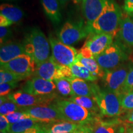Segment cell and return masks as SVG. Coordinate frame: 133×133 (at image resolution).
Segmentation results:
<instances>
[{
  "label": "cell",
  "mask_w": 133,
  "mask_h": 133,
  "mask_svg": "<svg viewBox=\"0 0 133 133\" xmlns=\"http://www.w3.org/2000/svg\"><path fill=\"white\" fill-rule=\"evenodd\" d=\"M122 18V12L117 3L114 0H105L99 16L91 25H86L89 35L105 33L115 36Z\"/></svg>",
  "instance_id": "cell-1"
},
{
  "label": "cell",
  "mask_w": 133,
  "mask_h": 133,
  "mask_svg": "<svg viewBox=\"0 0 133 133\" xmlns=\"http://www.w3.org/2000/svg\"><path fill=\"white\" fill-rule=\"evenodd\" d=\"M64 121L87 126L99 119L97 114L84 109L69 100H57L54 103Z\"/></svg>",
  "instance_id": "cell-2"
},
{
  "label": "cell",
  "mask_w": 133,
  "mask_h": 133,
  "mask_svg": "<svg viewBox=\"0 0 133 133\" xmlns=\"http://www.w3.org/2000/svg\"><path fill=\"white\" fill-rule=\"evenodd\" d=\"M24 46L25 53L39 64L50 57L49 41L39 28L35 27L28 33L25 38Z\"/></svg>",
  "instance_id": "cell-3"
},
{
  "label": "cell",
  "mask_w": 133,
  "mask_h": 133,
  "mask_svg": "<svg viewBox=\"0 0 133 133\" xmlns=\"http://www.w3.org/2000/svg\"><path fill=\"white\" fill-rule=\"evenodd\" d=\"M93 98L96 101L100 112L107 117L120 115L124 111L121 107L119 96L107 89H101L97 84L92 83Z\"/></svg>",
  "instance_id": "cell-4"
},
{
  "label": "cell",
  "mask_w": 133,
  "mask_h": 133,
  "mask_svg": "<svg viewBox=\"0 0 133 133\" xmlns=\"http://www.w3.org/2000/svg\"><path fill=\"white\" fill-rule=\"evenodd\" d=\"M94 58L104 70H107L114 69L123 64L122 63L127 59V56L118 43H113Z\"/></svg>",
  "instance_id": "cell-5"
},
{
  "label": "cell",
  "mask_w": 133,
  "mask_h": 133,
  "mask_svg": "<svg viewBox=\"0 0 133 133\" xmlns=\"http://www.w3.org/2000/svg\"><path fill=\"white\" fill-rule=\"evenodd\" d=\"M89 35L86 24H84L83 20L73 22L67 21L64 24L59 32L58 37L61 42L71 46L84 39Z\"/></svg>",
  "instance_id": "cell-6"
},
{
  "label": "cell",
  "mask_w": 133,
  "mask_h": 133,
  "mask_svg": "<svg viewBox=\"0 0 133 133\" xmlns=\"http://www.w3.org/2000/svg\"><path fill=\"white\" fill-rule=\"evenodd\" d=\"M49 41L52 56L57 63L61 65L70 66L76 62L78 52L74 47L66 45L51 35L49 36Z\"/></svg>",
  "instance_id": "cell-7"
},
{
  "label": "cell",
  "mask_w": 133,
  "mask_h": 133,
  "mask_svg": "<svg viewBox=\"0 0 133 133\" xmlns=\"http://www.w3.org/2000/svg\"><path fill=\"white\" fill-rule=\"evenodd\" d=\"M129 69L126 65L121 64L114 69L104 70L102 78L105 89L118 95L121 94Z\"/></svg>",
  "instance_id": "cell-8"
},
{
  "label": "cell",
  "mask_w": 133,
  "mask_h": 133,
  "mask_svg": "<svg viewBox=\"0 0 133 133\" xmlns=\"http://www.w3.org/2000/svg\"><path fill=\"white\" fill-rule=\"evenodd\" d=\"M21 111L29 115L31 118L43 123H51L64 121L59 110L54 104L22 108Z\"/></svg>",
  "instance_id": "cell-9"
},
{
  "label": "cell",
  "mask_w": 133,
  "mask_h": 133,
  "mask_svg": "<svg viewBox=\"0 0 133 133\" xmlns=\"http://www.w3.org/2000/svg\"><path fill=\"white\" fill-rule=\"evenodd\" d=\"M36 65L34 60L29 55L24 54L6 64L1 65V69L11 71L26 78L33 74Z\"/></svg>",
  "instance_id": "cell-10"
},
{
  "label": "cell",
  "mask_w": 133,
  "mask_h": 133,
  "mask_svg": "<svg viewBox=\"0 0 133 133\" xmlns=\"http://www.w3.org/2000/svg\"><path fill=\"white\" fill-rule=\"evenodd\" d=\"M8 97L19 107L27 108L47 105L49 102H52L56 98V96L54 94L46 96H34L22 91H17L10 93Z\"/></svg>",
  "instance_id": "cell-11"
},
{
  "label": "cell",
  "mask_w": 133,
  "mask_h": 133,
  "mask_svg": "<svg viewBox=\"0 0 133 133\" xmlns=\"http://www.w3.org/2000/svg\"><path fill=\"white\" fill-rule=\"evenodd\" d=\"M62 65L57 63L52 56L48 59L36 65V69L33 75L48 81L63 78L62 74Z\"/></svg>",
  "instance_id": "cell-12"
},
{
  "label": "cell",
  "mask_w": 133,
  "mask_h": 133,
  "mask_svg": "<svg viewBox=\"0 0 133 133\" xmlns=\"http://www.w3.org/2000/svg\"><path fill=\"white\" fill-rule=\"evenodd\" d=\"M56 89V84L53 81L33 77L23 85L22 91L31 95L46 96L53 94Z\"/></svg>",
  "instance_id": "cell-13"
},
{
  "label": "cell",
  "mask_w": 133,
  "mask_h": 133,
  "mask_svg": "<svg viewBox=\"0 0 133 133\" xmlns=\"http://www.w3.org/2000/svg\"><path fill=\"white\" fill-rule=\"evenodd\" d=\"M114 37L112 35L105 33L89 35L83 47L88 48L94 57L101 54L112 44Z\"/></svg>",
  "instance_id": "cell-14"
},
{
  "label": "cell",
  "mask_w": 133,
  "mask_h": 133,
  "mask_svg": "<svg viewBox=\"0 0 133 133\" xmlns=\"http://www.w3.org/2000/svg\"><path fill=\"white\" fill-rule=\"evenodd\" d=\"M24 17L22 10L14 5L3 3L0 6V26L9 27L20 22Z\"/></svg>",
  "instance_id": "cell-15"
},
{
  "label": "cell",
  "mask_w": 133,
  "mask_h": 133,
  "mask_svg": "<svg viewBox=\"0 0 133 133\" xmlns=\"http://www.w3.org/2000/svg\"><path fill=\"white\" fill-rule=\"evenodd\" d=\"M89 133H123L124 128L121 121L114 119L109 121H101L100 119L87 125Z\"/></svg>",
  "instance_id": "cell-16"
},
{
  "label": "cell",
  "mask_w": 133,
  "mask_h": 133,
  "mask_svg": "<svg viewBox=\"0 0 133 133\" xmlns=\"http://www.w3.org/2000/svg\"><path fill=\"white\" fill-rule=\"evenodd\" d=\"M105 0H82L81 9L86 20V25H89L97 19L104 8Z\"/></svg>",
  "instance_id": "cell-17"
},
{
  "label": "cell",
  "mask_w": 133,
  "mask_h": 133,
  "mask_svg": "<svg viewBox=\"0 0 133 133\" xmlns=\"http://www.w3.org/2000/svg\"><path fill=\"white\" fill-rule=\"evenodd\" d=\"M26 54L24 44L11 41L1 45L0 49V64H6L21 55Z\"/></svg>",
  "instance_id": "cell-18"
},
{
  "label": "cell",
  "mask_w": 133,
  "mask_h": 133,
  "mask_svg": "<svg viewBox=\"0 0 133 133\" xmlns=\"http://www.w3.org/2000/svg\"><path fill=\"white\" fill-rule=\"evenodd\" d=\"M83 126H84L69 121H61L43 125V128L46 133H69L77 130Z\"/></svg>",
  "instance_id": "cell-19"
},
{
  "label": "cell",
  "mask_w": 133,
  "mask_h": 133,
  "mask_svg": "<svg viewBox=\"0 0 133 133\" xmlns=\"http://www.w3.org/2000/svg\"><path fill=\"white\" fill-rule=\"evenodd\" d=\"M41 1L48 19L54 24H59L62 18L59 0H41Z\"/></svg>",
  "instance_id": "cell-20"
},
{
  "label": "cell",
  "mask_w": 133,
  "mask_h": 133,
  "mask_svg": "<svg viewBox=\"0 0 133 133\" xmlns=\"http://www.w3.org/2000/svg\"><path fill=\"white\" fill-rule=\"evenodd\" d=\"M67 79L70 83L74 96L93 97L92 83H89L86 80L78 78Z\"/></svg>",
  "instance_id": "cell-21"
},
{
  "label": "cell",
  "mask_w": 133,
  "mask_h": 133,
  "mask_svg": "<svg viewBox=\"0 0 133 133\" xmlns=\"http://www.w3.org/2000/svg\"><path fill=\"white\" fill-rule=\"evenodd\" d=\"M118 33L119 38L125 44L133 46V21L129 17L122 18Z\"/></svg>",
  "instance_id": "cell-22"
},
{
  "label": "cell",
  "mask_w": 133,
  "mask_h": 133,
  "mask_svg": "<svg viewBox=\"0 0 133 133\" xmlns=\"http://www.w3.org/2000/svg\"><path fill=\"white\" fill-rule=\"evenodd\" d=\"M76 62H78L85 66L93 75L97 78H102L104 76V70L101 67L94 57H84L78 53Z\"/></svg>",
  "instance_id": "cell-23"
},
{
  "label": "cell",
  "mask_w": 133,
  "mask_h": 133,
  "mask_svg": "<svg viewBox=\"0 0 133 133\" xmlns=\"http://www.w3.org/2000/svg\"><path fill=\"white\" fill-rule=\"evenodd\" d=\"M73 78H78L86 81H94L98 78L94 76L84 66L78 62H75L70 66Z\"/></svg>",
  "instance_id": "cell-24"
},
{
  "label": "cell",
  "mask_w": 133,
  "mask_h": 133,
  "mask_svg": "<svg viewBox=\"0 0 133 133\" xmlns=\"http://www.w3.org/2000/svg\"><path fill=\"white\" fill-rule=\"evenodd\" d=\"M43 125V123L39 122L33 118L23 119L19 122L11 124L8 133H22L31 128Z\"/></svg>",
  "instance_id": "cell-25"
},
{
  "label": "cell",
  "mask_w": 133,
  "mask_h": 133,
  "mask_svg": "<svg viewBox=\"0 0 133 133\" xmlns=\"http://www.w3.org/2000/svg\"><path fill=\"white\" fill-rule=\"evenodd\" d=\"M68 100L72 101V102L78 104L79 105L81 106L84 109L96 113V114H97L98 112H100L99 108L93 97H88V96H73L69 98Z\"/></svg>",
  "instance_id": "cell-26"
},
{
  "label": "cell",
  "mask_w": 133,
  "mask_h": 133,
  "mask_svg": "<svg viewBox=\"0 0 133 133\" xmlns=\"http://www.w3.org/2000/svg\"><path fill=\"white\" fill-rule=\"evenodd\" d=\"M56 84L57 92L63 96H74L70 81L67 78H59L53 81Z\"/></svg>",
  "instance_id": "cell-27"
},
{
  "label": "cell",
  "mask_w": 133,
  "mask_h": 133,
  "mask_svg": "<svg viewBox=\"0 0 133 133\" xmlns=\"http://www.w3.org/2000/svg\"><path fill=\"white\" fill-rule=\"evenodd\" d=\"M25 79L24 76L15 74L6 70H0V84L5 83H18Z\"/></svg>",
  "instance_id": "cell-28"
},
{
  "label": "cell",
  "mask_w": 133,
  "mask_h": 133,
  "mask_svg": "<svg viewBox=\"0 0 133 133\" xmlns=\"http://www.w3.org/2000/svg\"><path fill=\"white\" fill-rule=\"evenodd\" d=\"M118 96L123 109L124 110H133V90L122 93Z\"/></svg>",
  "instance_id": "cell-29"
},
{
  "label": "cell",
  "mask_w": 133,
  "mask_h": 133,
  "mask_svg": "<svg viewBox=\"0 0 133 133\" xmlns=\"http://www.w3.org/2000/svg\"><path fill=\"white\" fill-rule=\"evenodd\" d=\"M22 108L9 99L0 105V114L6 116L12 112L21 111Z\"/></svg>",
  "instance_id": "cell-30"
},
{
  "label": "cell",
  "mask_w": 133,
  "mask_h": 133,
  "mask_svg": "<svg viewBox=\"0 0 133 133\" xmlns=\"http://www.w3.org/2000/svg\"><path fill=\"white\" fill-rule=\"evenodd\" d=\"M6 117L10 124L16 123L19 122L25 119L32 118L29 115L25 114L22 111H17V112H12L6 115Z\"/></svg>",
  "instance_id": "cell-31"
},
{
  "label": "cell",
  "mask_w": 133,
  "mask_h": 133,
  "mask_svg": "<svg viewBox=\"0 0 133 133\" xmlns=\"http://www.w3.org/2000/svg\"><path fill=\"white\" fill-rule=\"evenodd\" d=\"M18 86L17 83H5L0 84V95L1 96H8L12 89Z\"/></svg>",
  "instance_id": "cell-32"
},
{
  "label": "cell",
  "mask_w": 133,
  "mask_h": 133,
  "mask_svg": "<svg viewBox=\"0 0 133 133\" xmlns=\"http://www.w3.org/2000/svg\"><path fill=\"white\" fill-rule=\"evenodd\" d=\"M133 90V66L129 69L128 74L124 83L122 93L127 92ZM121 93V94H122Z\"/></svg>",
  "instance_id": "cell-33"
},
{
  "label": "cell",
  "mask_w": 133,
  "mask_h": 133,
  "mask_svg": "<svg viewBox=\"0 0 133 133\" xmlns=\"http://www.w3.org/2000/svg\"><path fill=\"white\" fill-rule=\"evenodd\" d=\"M12 36V31L9 27L0 26V40L1 45L9 42V39Z\"/></svg>",
  "instance_id": "cell-34"
},
{
  "label": "cell",
  "mask_w": 133,
  "mask_h": 133,
  "mask_svg": "<svg viewBox=\"0 0 133 133\" xmlns=\"http://www.w3.org/2000/svg\"><path fill=\"white\" fill-rule=\"evenodd\" d=\"M11 124L6 118V116L0 115V131L1 132L8 133Z\"/></svg>",
  "instance_id": "cell-35"
},
{
  "label": "cell",
  "mask_w": 133,
  "mask_h": 133,
  "mask_svg": "<svg viewBox=\"0 0 133 133\" xmlns=\"http://www.w3.org/2000/svg\"><path fill=\"white\" fill-rule=\"evenodd\" d=\"M123 9L128 15L133 16V0H124Z\"/></svg>",
  "instance_id": "cell-36"
},
{
  "label": "cell",
  "mask_w": 133,
  "mask_h": 133,
  "mask_svg": "<svg viewBox=\"0 0 133 133\" xmlns=\"http://www.w3.org/2000/svg\"><path fill=\"white\" fill-rule=\"evenodd\" d=\"M43 124L41 126H35V127L31 128L22 133H46L44 129L43 128Z\"/></svg>",
  "instance_id": "cell-37"
},
{
  "label": "cell",
  "mask_w": 133,
  "mask_h": 133,
  "mask_svg": "<svg viewBox=\"0 0 133 133\" xmlns=\"http://www.w3.org/2000/svg\"><path fill=\"white\" fill-rule=\"evenodd\" d=\"M124 121H125L127 123L133 124V110L130 111L124 116Z\"/></svg>",
  "instance_id": "cell-38"
},
{
  "label": "cell",
  "mask_w": 133,
  "mask_h": 133,
  "mask_svg": "<svg viewBox=\"0 0 133 133\" xmlns=\"http://www.w3.org/2000/svg\"><path fill=\"white\" fill-rule=\"evenodd\" d=\"M69 133H88L87 126H83V127H81V128H79L78 129H77V130L73 131V132H71Z\"/></svg>",
  "instance_id": "cell-39"
},
{
  "label": "cell",
  "mask_w": 133,
  "mask_h": 133,
  "mask_svg": "<svg viewBox=\"0 0 133 133\" xmlns=\"http://www.w3.org/2000/svg\"><path fill=\"white\" fill-rule=\"evenodd\" d=\"M70 0H59V2L60 3V6L61 7L64 8L66 6V4L69 3V1Z\"/></svg>",
  "instance_id": "cell-40"
},
{
  "label": "cell",
  "mask_w": 133,
  "mask_h": 133,
  "mask_svg": "<svg viewBox=\"0 0 133 133\" xmlns=\"http://www.w3.org/2000/svg\"><path fill=\"white\" fill-rule=\"evenodd\" d=\"M73 1H74V3H75V4H78V3H79L80 2H81L82 0H73Z\"/></svg>",
  "instance_id": "cell-41"
},
{
  "label": "cell",
  "mask_w": 133,
  "mask_h": 133,
  "mask_svg": "<svg viewBox=\"0 0 133 133\" xmlns=\"http://www.w3.org/2000/svg\"><path fill=\"white\" fill-rule=\"evenodd\" d=\"M5 1H12V0H5Z\"/></svg>",
  "instance_id": "cell-42"
},
{
  "label": "cell",
  "mask_w": 133,
  "mask_h": 133,
  "mask_svg": "<svg viewBox=\"0 0 133 133\" xmlns=\"http://www.w3.org/2000/svg\"><path fill=\"white\" fill-rule=\"evenodd\" d=\"M131 133H133V128H132V131H131Z\"/></svg>",
  "instance_id": "cell-43"
},
{
  "label": "cell",
  "mask_w": 133,
  "mask_h": 133,
  "mask_svg": "<svg viewBox=\"0 0 133 133\" xmlns=\"http://www.w3.org/2000/svg\"><path fill=\"white\" fill-rule=\"evenodd\" d=\"M0 133H5V132H1Z\"/></svg>",
  "instance_id": "cell-44"
},
{
  "label": "cell",
  "mask_w": 133,
  "mask_h": 133,
  "mask_svg": "<svg viewBox=\"0 0 133 133\" xmlns=\"http://www.w3.org/2000/svg\"><path fill=\"white\" fill-rule=\"evenodd\" d=\"M88 129V128H87ZM88 133H89V132H88Z\"/></svg>",
  "instance_id": "cell-45"
},
{
  "label": "cell",
  "mask_w": 133,
  "mask_h": 133,
  "mask_svg": "<svg viewBox=\"0 0 133 133\" xmlns=\"http://www.w3.org/2000/svg\"><path fill=\"white\" fill-rule=\"evenodd\" d=\"M129 133H131V132H129Z\"/></svg>",
  "instance_id": "cell-46"
}]
</instances>
